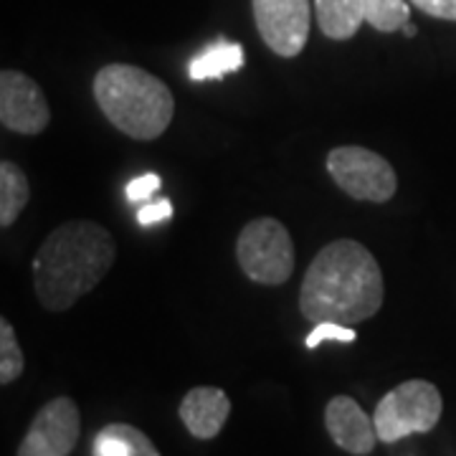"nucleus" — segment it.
Returning a JSON list of instances; mask_svg holds the SVG:
<instances>
[{
  "mask_svg": "<svg viewBox=\"0 0 456 456\" xmlns=\"http://www.w3.org/2000/svg\"><path fill=\"white\" fill-rule=\"evenodd\" d=\"M383 272L375 256L353 239H338L312 259L299 289V310L312 325H358L383 307Z\"/></svg>",
  "mask_w": 456,
  "mask_h": 456,
  "instance_id": "f257e3e1",
  "label": "nucleus"
},
{
  "mask_svg": "<svg viewBox=\"0 0 456 456\" xmlns=\"http://www.w3.org/2000/svg\"><path fill=\"white\" fill-rule=\"evenodd\" d=\"M117 248L112 233L94 221H69L53 228L33 259V289L49 312L71 310L110 274Z\"/></svg>",
  "mask_w": 456,
  "mask_h": 456,
  "instance_id": "f03ea898",
  "label": "nucleus"
},
{
  "mask_svg": "<svg viewBox=\"0 0 456 456\" xmlns=\"http://www.w3.org/2000/svg\"><path fill=\"white\" fill-rule=\"evenodd\" d=\"M92 89L99 110L112 122V127L132 140H158L173 122V92L163 79L140 66H102Z\"/></svg>",
  "mask_w": 456,
  "mask_h": 456,
  "instance_id": "7ed1b4c3",
  "label": "nucleus"
},
{
  "mask_svg": "<svg viewBox=\"0 0 456 456\" xmlns=\"http://www.w3.org/2000/svg\"><path fill=\"white\" fill-rule=\"evenodd\" d=\"M441 411H444V401L434 383L406 380L395 386L391 393H386L375 406L373 424L378 441L395 444L413 434H428L439 424Z\"/></svg>",
  "mask_w": 456,
  "mask_h": 456,
  "instance_id": "20e7f679",
  "label": "nucleus"
},
{
  "mask_svg": "<svg viewBox=\"0 0 456 456\" xmlns=\"http://www.w3.org/2000/svg\"><path fill=\"white\" fill-rule=\"evenodd\" d=\"M236 259L251 281L264 287H279L289 281L294 272L292 236L277 218H254L239 233Z\"/></svg>",
  "mask_w": 456,
  "mask_h": 456,
  "instance_id": "39448f33",
  "label": "nucleus"
},
{
  "mask_svg": "<svg viewBox=\"0 0 456 456\" xmlns=\"http://www.w3.org/2000/svg\"><path fill=\"white\" fill-rule=\"evenodd\" d=\"M327 173L342 193L365 203H388L398 188L395 167L383 155L360 145L335 147L327 155Z\"/></svg>",
  "mask_w": 456,
  "mask_h": 456,
  "instance_id": "423d86ee",
  "label": "nucleus"
},
{
  "mask_svg": "<svg viewBox=\"0 0 456 456\" xmlns=\"http://www.w3.org/2000/svg\"><path fill=\"white\" fill-rule=\"evenodd\" d=\"M264 44L281 59L299 56L310 38V0H251Z\"/></svg>",
  "mask_w": 456,
  "mask_h": 456,
  "instance_id": "0eeeda50",
  "label": "nucleus"
},
{
  "mask_svg": "<svg viewBox=\"0 0 456 456\" xmlns=\"http://www.w3.org/2000/svg\"><path fill=\"white\" fill-rule=\"evenodd\" d=\"M82 416L71 398L59 395L36 413L18 456H69L79 441Z\"/></svg>",
  "mask_w": 456,
  "mask_h": 456,
  "instance_id": "6e6552de",
  "label": "nucleus"
},
{
  "mask_svg": "<svg viewBox=\"0 0 456 456\" xmlns=\"http://www.w3.org/2000/svg\"><path fill=\"white\" fill-rule=\"evenodd\" d=\"M0 122L18 134H41L49 127L51 110L46 94L28 74L16 69L0 71Z\"/></svg>",
  "mask_w": 456,
  "mask_h": 456,
  "instance_id": "1a4fd4ad",
  "label": "nucleus"
},
{
  "mask_svg": "<svg viewBox=\"0 0 456 456\" xmlns=\"http://www.w3.org/2000/svg\"><path fill=\"white\" fill-rule=\"evenodd\" d=\"M325 426L330 439L350 454L365 456L375 449V424L350 395H335L327 403Z\"/></svg>",
  "mask_w": 456,
  "mask_h": 456,
  "instance_id": "9d476101",
  "label": "nucleus"
},
{
  "mask_svg": "<svg viewBox=\"0 0 456 456\" xmlns=\"http://www.w3.org/2000/svg\"><path fill=\"white\" fill-rule=\"evenodd\" d=\"M180 421L196 439H216L226 426L231 401L221 388L200 386L185 393L180 401Z\"/></svg>",
  "mask_w": 456,
  "mask_h": 456,
  "instance_id": "9b49d317",
  "label": "nucleus"
},
{
  "mask_svg": "<svg viewBox=\"0 0 456 456\" xmlns=\"http://www.w3.org/2000/svg\"><path fill=\"white\" fill-rule=\"evenodd\" d=\"M244 61L246 56L241 44L226 41V38H218L216 44L206 46L198 56L191 59L188 74H191L193 82H208V79L221 82L226 74L241 71V69H244Z\"/></svg>",
  "mask_w": 456,
  "mask_h": 456,
  "instance_id": "f8f14e48",
  "label": "nucleus"
},
{
  "mask_svg": "<svg viewBox=\"0 0 456 456\" xmlns=\"http://www.w3.org/2000/svg\"><path fill=\"white\" fill-rule=\"evenodd\" d=\"M317 26L332 41H350L365 23L362 0H314Z\"/></svg>",
  "mask_w": 456,
  "mask_h": 456,
  "instance_id": "ddd939ff",
  "label": "nucleus"
},
{
  "mask_svg": "<svg viewBox=\"0 0 456 456\" xmlns=\"http://www.w3.org/2000/svg\"><path fill=\"white\" fill-rule=\"evenodd\" d=\"M92 456H160V452L140 428L130 424H110L94 436Z\"/></svg>",
  "mask_w": 456,
  "mask_h": 456,
  "instance_id": "4468645a",
  "label": "nucleus"
},
{
  "mask_svg": "<svg viewBox=\"0 0 456 456\" xmlns=\"http://www.w3.org/2000/svg\"><path fill=\"white\" fill-rule=\"evenodd\" d=\"M31 200L28 175L16 163H0V226L11 228Z\"/></svg>",
  "mask_w": 456,
  "mask_h": 456,
  "instance_id": "2eb2a0df",
  "label": "nucleus"
},
{
  "mask_svg": "<svg viewBox=\"0 0 456 456\" xmlns=\"http://www.w3.org/2000/svg\"><path fill=\"white\" fill-rule=\"evenodd\" d=\"M365 23L380 33L403 31L411 23V5L406 0H362Z\"/></svg>",
  "mask_w": 456,
  "mask_h": 456,
  "instance_id": "dca6fc26",
  "label": "nucleus"
},
{
  "mask_svg": "<svg viewBox=\"0 0 456 456\" xmlns=\"http://www.w3.org/2000/svg\"><path fill=\"white\" fill-rule=\"evenodd\" d=\"M23 368H26V358H23V350L18 345L16 330L3 317L0 320V383L11 386L13 380L20 378Z\"/></svg>",
  "mask_w": 456,
  "mask_h": 456,
  "instance_id": "f3484780",
  "label": "nucleus"
},
{
  "mask_svg": "<svg viewBox=\"0 0 456 456\" xmlns=\"http://www.w3.org/2000/svg\"><path fill=\"white\" fill-rule=\"evenodd\" d=\"M325 340L355 342L358 340V332L350 325H340V322H317V325L312 327L305 345H307V350H317Z\"/></svg>",
  "mask_w": 456,
  "mask_h": 456,
  "instance_id": "a211bd4d",
  "label": "nucleus"
},
{
  "mask_svg": "<svg viewBox=\"0 0 456 456\" xmlns=\"http://www.w3.org/2000/svg\"><path fill=\"white\" fill-rule=\"evenodd\" d=\"M163 188V178L158 173H145L127 183V198L132 203H145Z\"/></svg>",
  "mask_w": 456,
  "mask_h": 456,
  "instance_id": "6ab92c4d",
  "label": "nucleus"
},
{
  "mask_svg": "<svg viewBox=\"0 0 456 456\" xmlns=\"http://www.w3.org/2000/svg\"><path fill=\"white\" fill-rule=\"evenodd\" d=\"M173 216V203L167 200V198H160V200H155V203H145L140 211H137V224L140 226H158V224H163Z\"/></svg>",
  "mask_w": 456,
  "mask_h": 456,
  "instance_id": "aec40b11",
  "label": "nucleus"
},
{
  "mask_svg": "<svg viewBox=\"0 0 456 456\" xmlns=\"http://www.w3.org/2000/svg\"><path fill=\"white\" fill-rule=\"evenodd\" d=\"M411 5L424 11L426 16L456 23V0H411Z\"/></svg>",
  "mask_w": 456,
  "mask_h": 456,
  "instance_id": "412c9836",
  "label": "nucleus"
},
{
  "mask_svg": "<svg viewBox=\"0 0 456 456\" xmlns=\"http://www.w3.org/2000/svg\"><path fill=\"white\" fill-rule=\"evenodd\" d=\"M403 33H406L408 38H413V36H416V28H413V23H406V26H403Z\"/></svg>",
  "mask_w": 456,
  "mask_h": 456,
  "instance_id": "4be33fe9",
  "label": "nucleus"
}]
</instances>
